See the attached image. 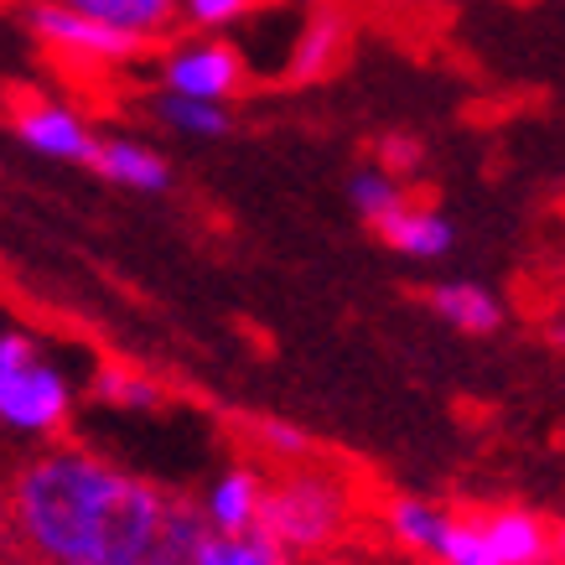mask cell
Listing matches in <instances>:
<instances>
[{"label": "cell", "mask_w": 565, "mask_h": 565, "mask_svg": "<svg viewBox=\"0 0 565 565\" xmlns=\"http://www.w3.org/2000/svg\"><path fill=\"white\" fill-rule=\"evenodd\" d=\"M172 498L84 446H52L11 478L17 540L36 565H136L156 555Z\"/></svg>", "instance_id": "6da1fadb"}, {"label": "cell", "mask_w": 565, "mask_h": 565, "mask_svg": "<svg viewBox=\"0 0 565 565\" xmlns=\"http://www.w3.org/2000/svg\"><path fill=\"white\" fill-rule=\"evenodd\" d=\"M348 509H353L348 482L322 472V467L301 462L291 472L270 478L255 530L270 534L275 545L291 550V555H317V550H327L348 530Z\"/></svg>", "instance_id": "7a4b0ae2"}, {"label": "cell", "mask_w": 565, "mask_h": 565, "mask_svg": "<svg viewBox=\"0 0 565 565\" xmlns=\"http://www.w3.org/2000/svg\"><path fill=\"white\" fill-rule=\"evenodd\" d=\"M68 379L42 363L26 332H0V426L21 436H52L68 420Z\"/></svg>", "instance_id": "3957f363"}, {"label": "cell", "mask_w": 565, "mask_h": 565, "mask_svg": "<svg viewBox=\"0 0 565 565\" xmlns=\"http://www.w3.org/2000/svg\"><path fill=\"white\" fill-rule=\"evenodd\" d=\"M21 17L32 26V36L57 57H78V63H136L140 52H151V42H140L130 32H115L104 21L73 11L68 0H21Z\"/></svg>", "instance_id": "277c9868"}, {"label": "cell", "mask_w": 565, "mask_h": 565, "mask_svg": "<svg viewBox=\"0 0 565 565\" xmlns=\"http://www.w3.org/2000/svg\"><path fill=\"white\" fill-rule=\"evenodd\" d=\"M167 94H188V99L228 104L244 88V52L223 42L218 32H192L167 47L161 68H156Z\"/></svg>", "instance_id": "5b68a950"}, {"label": "cell", "mask_w": 565, "mask_h": 565, "mask_svg": "<svg viewBox=\"0 0 565 565\" xmlns=\"http://www.w3.org/2000/svg\"><path fill=\"white\" fill-rule=\"evenodd\" d=\"M17 136L21 146H32L36 156H52V161H84L94 156V146H99V136L84 125V115L78 109H68V104H52V99H32L17 109Z\"/></svg>", "instance_id": "8992f818"}, {"label": "cell", "mask_w": 565, "mask_h": 565, "mask_svg": "<svg viewBox=\"0 0 565 565\" xmlns=\"http://www.w3.org/2000/svg\"><path fill=\"white\" fill-rule=\"evenodd\" d=\"M493 565H555L561 561V530H550L540 514L530 509H493L478 514Z\"/></svg>", "instance_id": "52a82bcc"}, {"label": "cell", "mask_w": 565, "mask_h": 565, "mask_svg": "<svg viewBox=\"0 0 565 565\" xmlns=\"http://www.w3.org/2000/svg\"><path fill=\"white\" fill-rule=\"evenodd\" d=\"M374 234L405 259H441L457 244V228H451V218H446L441 207L415 203V198H405L394 213H384L374 223Z\"/></svg>", "instance_id": "ba28073f"}, {"label": "cell", "mask_w": 565, "mask_h": 565, "mask_svg": "<svg viewBox=\"0 0 565 565\" xmlns=\"http://www.w3.org/2000/svg\"><path fill=\"white\" fill-rule=\"evenodd\" d=\"M88 172L115 182V188H130V192H167L172 188V167L167 156L140 146L130 136H99L94 156H88Z\"/></svg>", "instance_id": "9c48e42d"}, {"label": "cell", "mask_w": 565, "mask_h": 565, "mask_svg": "<svg viewBox=\"0 0 565 565\" xmlns=\"http://www.w3.org/2000/svg\"><path fill=\"white\" fill-rule=\"evenodd\" d=\"M265 488L270 482L259 478L249 462H234L228 472L213 478V488L203 493V514L218 534H244L259 524V503H265Z\"/></svg>", "instance_id": "30bf717a"}, {"label": "cell", "mask_w": 565, "mask_h": 565, "mask_svg": "<svg viewBox=\"0 0 565 565\" xmlns=\"http://www.w3.org/2000/svg\"><path fill=\"white\" fill-rule=\"evenodd\" d=\"M426 301L451 332H467V338H493L503 327V301L478 280H441L426 291Z\"/></svg>", "instance_id": "8fae6325"}, {"label": "cell", "mask_w": 565, "mask_h": 565, "mask_svg": "<svg viewBox=\"0 0 565 565\" xmlns=\"http://www.w3.org/2000/svg\"><path fill=\"white\" fill-rule=\"evenodd\" d=\"M73 11L115 26V32H130L140 42H161L182 26V6L177 0H68Z\"/></svg>", "instance_id": "7c38bea8"}, {"label": "cell", "mask_w": 565, "mask_h": 565, "mask_svg": "<svg viewBox=\"0 0 565 565\" xmlns=\"http://www.w3.org/2000/svg\"><path fill=\"white\" fill-rule=\"evenodd\" d=\"M451 519L441 503H430V498H394L390 514H384V530L394 534V545L415 550V555H441L446 545V530H451Z\"/></svg>", "instance_id": "4fadbf2b"}, {"label": "cell", "mask_w": 565, "mask_h": 565, "mask_svg": "<svg viewBox=\"0 0 565 565\" xmlns=\"http://www.w3.org/2000/svg\"><path fill=\"white\" fill-rule=\"evenodd\" d=\"M338 52H343V17H338L332 6H317V11L307 17V32L296 36L291 63H286V78H291V84H311V78H322V73L338 63Z\"/></svg>", "instance_id": "5bb4252c"}, {"label": "cell", "mask_w": 565, "mask_h": 565, "mask_svg": "<svg viewBox=\"0 0 565 565\" xmlns=\"http://www.w3.org/2000/svg\"><path fill=\"white\" fill-rule=\"evenodd\" d=\"M192 565H296V555L280 550L270 534H259V530H244V534L213 530L203 545H198Z\"/></svg>", "instance_id": "9a60e30c"}, {"label": "cell", "mask_w": 565, "mask_h": 565, "mask_svg": "<svg viewBox=\"0 0 565 565\" xmlns=\"http://www.w3.org/2000/svg\"><path fill=\"white\" fill-rule=\"evenodd\" d=\"M151 109H156V120H161V125H172V130H182V136H203V140L228 136V125H234L223 104L188 99V94H167V88L151 99Z\"/></svg>", "instance_id": "2e32d148"}, {"label": "cell", "mask_w": 565, "mask_h": 565, "mask_svg": "<svg viewBox=\"0 0 565 565\" xmlns=\"http://www.w3.org/2000/svg\"><path fill=\"white\" fill-rule=\"evenodd\" d=\"M94 399L109 411H161V384L125 363H99L94 369Z\"/></svg>", "instance_id": "e0dca14e"}, {"label": "cell", "mask_w": 565, "mask_h": 565, "mask_svg": "<svg viewBox=\"0 0 565 565\" xmlns=\"http://www.w3.org/2000/svg\"><path fill=\"white\" fill-rule=\"evenodd\" d=\"M348 198H353V207L363 213V223L374 228V223L384 218V213H394V207L405 203L411 192H405V182H399V177L384 172V167L374 161V167H359V172L348 177Z\"/></svg>", "instance_id": "ac0fdd59"}, {"label": "cell", "mask_w": 565, "mask_h": 565, "mask_svg": "<svg viewBox=\"0 0 565 565\" xmlns=\"http://www.w3.org/2000/svg\"><path fill=\"white\" fill-rule=\"evenodd\" d=\"M207 534H213V524H207L203 503H192V498H172V503H167V524H161V545L156 550H161V555H172V561H192Z\"/></svg>", "instance_id": "d6986e66"}, {"label": "cell", "mask_w": 565, "mask_h": 565, "mask_svg": "<svg viewBox=\"0 0 565 565\" xmlns=\"http://www.w3.org/2000/svg\"><path fill=\"white\" fill-rule=\"evenodd\" d=\"M255 441L265 457H275V462H291L301 467L311 457V436L296 420H275V415H259L255 420Z\"/></svg>", "instance_id": "ffe728a7"}, {"label": "cell", "mask_w": 565, "mask_h": 565, "mask_svg": "<svg viewBox=\"0 0 565 565\" xmlns=\"http://www.w3.org/2000/svg\"><path fill=\"white\" fill-rule=\"evenodd\" d=\"M441 565H493V550H488V534H482V519L467 514V519H451L446 530V545L436 555Z\"/></svg>", "instance_id": "44dd1931"}, {"label": "cell", "mask_w": 565, "mask_h": 565, "mask_svg": "<svg viewBox=\"0 0 565 565\" xmlns=\"http://www.w3.org/2000/svg\"><path fill=\"white\" fill-rule=\"evenodd\" d=\"M182 6V26L188 32H223L255 11V0H177Z\"/></svg>", "instance_id": "7402d4cb"}, {"label": "cell", "mask_w": 565, "mask_h": 565, "mask_svg": "<svg viewBox=\"0 0 565 565\" xmlns=\"http://www.w3.org/2000/svg\"><path fill=\"white\" fill-rule=\"evenodd\" d=\"M374 161L384 167V172L399 177V182H411V177L426 167V146H420L415 136H399V130H390V136H379Z\"/></svg>", "instance_id": "603a6c76"}, {"label": "cell", "mask_w": 565, "mask_h": 565, "mask_svg": "<svg viewBox=\"0 0 565 565\" xmlns=\"http://www.w3.org/2000/svg\"><path fill=\"white\" fill-rule=\"evenodd\" d=\"M17 540V514H11V482H0V550Z\"/></svg>", "instance_id": "cb8c5ba5"}, {"label": "cell", "mask_w": 565, "mask_h": 565, "mask_svg": "<svg viewBox=\"0 0 565 565\" xmlns=\"http://www.w3.org/2000/svg\"><path fill=\"white\" fill-rule=\"evenodd\" d=\"M550 343H555V348H561V353H565V311H561V317H555V322H550Z\"/></svg>", "instance_id": "d4e9b609"}, {"label": "cell", "mask_w": 565, "mask_h": 565, "mask_svg": "<svg viewBox=\"0 0 565 565\" xmlns=\"http://www.w3.org/2000/svg\"><path fill=\"white\" fill-rule=\"evenodd\" d=\"M136 565H192V561H172V555H161V550H156V555H146V561H136Z\"/></svg>", "instance_id": "484cf974"}, {"label": "cell", "mask_w": 565, "mask_h": 565, "mask_svg": "<svg viewBox=\"0 0 565 565\" xmlns=\"http://www.w3.org/2000/svg\"><path fill=\"white\" fill-rule=\"evenodd\" d=\"M420 6H436V0H420Z\"/></svg>", "instance_id": "4316f807"}]
</instances>
